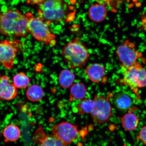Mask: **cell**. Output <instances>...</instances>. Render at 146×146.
<instances>
[{
    "instance_id": "obj_1",
    "label": "cell",
    "mask_w": 146,
    "mask_h": 146,
    "mask_svg": "<svg viewBox=\"0 0 146 146\" xmlns=\"http://www.w3.org/2000/svg\"><path fill=\"white\" fill-rule=\"evenodd\" d=\"M27 25L25 15L17 9L0 13V33L5 35L25 37L29 33Z\"/></svg>"
},
{
    "instance_id": "obj_2",
    "label": "cell",
    "mask_w": 146,
    "mask_h": 146,
    "mask_svg": "<svg viewBox=\"0 0 146 146\" xmlns=\"http://www.w3.org/2000/svg\"><path fill=\"white\" fill-rule=\"evenodd\" d=\"M62 54L71 69L81 68L88 61L90 52L81 39L76 38L69 41L63 47Z\"/></svg>"
},
{
    "instance_id": "obj_3",
    "label": "cell",
    "mask_w": 146,
    "mask_h": 146,
    "mask_svg": "<svg viewBox=\"0 0 146 146\" xmlns=\"http://www.w3.org/2000/svg\"><path fill=\"white\" fill-rule=\"evenodd\" d=\"M124 72L123 77L119 78L117 83L128 87L140 100L139 89L146 87V69L137 61Z\"/></svg>"
},
{
    "instance_id": "obj_4",
    "label": "cell",
    "mask_w": 146,
    "mask_h": 146,
    "mask_svg": "<svg viewBox=\"0 0 146 146\" xmlns=\"http://www.w3.org/2000/svg\"><path fill=\"white\" fill-rule=\"evenodd\" d=\"M29 33L37 40L46 45L56 44V36L51 32L49 25L39 17L35 18L31 12L25 14Z\"/></svg>"
},
{
    "instance_id": "obj_5",
    "label": "cell",
    "mask_w": 146,
    "mask_h": 146,
    "mask_svg": "<svg viewBox=\"0 0 146 146\" xmlns=\"http://www.w3.org/2000/svg\"><path fill=\"white\" fill-rule=\"evenodd\" d=\"M39 17L50 25L62 21L65 15L62 0H44L39 5Z\"/></svg>"
},
{
    "instance_id": "obj_6",
    "label": "cell",
    "mask_w": 146,
    "mask_h": 146,
    "mask_svg": "<svg viewBox=\"0 0 146 146\" xmlns=\"http://www.w3.org/2000/svg\"><path fill=\"white\" fill-rule=\"evenodd\" d=\"M135 48V44L128 40L122 42L116 47V54L123 72L134 65L143 56L141 52H138Z\"/></svg>"
},
{
    "instance_id": "obj_7",
    "label": "cell",
    "mask_w": 146,
    "mask_h": 146,
    "mask_svg": "<svg viewBox=\"0 0 146 146\" xmlns=\"http://www.w3.org/2000/svg\"><path fill=\"white\" fill-rule=\"evenodd\" d=\"M113 95L112 93L107 97L96 95L94 100L95 106L90 114L95 123L103 124L109 121L113 116L112 108L110 100Z\"/></svg>"
},
{
    "instance_id": "obj_8",
    "label": "cell",
    "mask_w": 146,
    "mask_h": 146,
    "mask_svg": "<svg viewBox=\"0 0 146 146\" xmlns=\"http://www.w3.org/2000/svg\"><path fill=\"white\" fill-rule=\"evenodd\" d=\"M18 40H5L0 41V63L7 68H13L15 60L21 49Z\"/></svg>"
},
{
    "instance_id": "obj_9",
    "label": "cell",
    "mask_w": 146,
    "mask_h": 146,
    "mask_svg": "<svg viewBox=\"0 0 146 146\" xmlns=\"http://www.w3.org/2000/svg\"><path fill=\"white\" fill-rule=\"evenodd\" d=\"M52 134L68 146L77 139L78 131L76 126L64 121L56 124L52 129Z\"/></svg>"
},
{
    "instance_id": "obj_10",
    "label": "cell",
    "mask_w": 146,
    "mask_h": 146,
    "mask_svg": "<svg viewBox=\"0 0 146 146\" xmlns=\"http://www.w3.org/2000/svg\"><path fill=\"white\" fill-rule=\"evenodd\" d=\"M17 88L6 76H0V100L10 101L16 97Z\"/></svg>"
},
{
    "instance_id": "obj_11",
    "label": "cell",
    "mask_w": 146,
    "mask_h": 146,
    "mask_svg": "<svg viewBox=\"0 0 146 146\" xmlns=\"http://www.w3.org/2000/svg\"><path fill=\"white\" fill-rule=\"evenodd\" d=\"M86 73L90 81L93 83H99L106 82V69L101 64L95 63L88 66L85 69Z\"/></svg>"
},
{
    "instance_id": "obj_12",
    "label": "cell",
    "mask_w": 146,
    "mask_h": 146,
    "mask_svg": "<svg viewBox=\"0 0 146 146\" xmlns=\"http://www.w3.org/2000/svg\"><path fill=\"white\" fill-rule=\"evenodd\" d=\"M114 98V103L116 107L122 111L130 112L133 108V100L131 97L127 93L120 92L117 93Z\"/></svg>"
},
{
    "instance_id": "obj_13",
    "label": "cell",
    "mask_w": 146,
    "mask_h": 146,
    "mask_svg": "<svg viewBox=\"0 0 146 146\" xmlns=\"http://www.w3.org/2000/svg\"><path fill=\"white\" fill-rule=\"evenodd\" d=\"M107 15L106 8L104 5L99 3L93 5L89 9V18L94 22H101L105 19Z\"/></svg>"
},
{
    "instance_id": "obj_14",
    "label": "cell",
    "mask_w": 146,
    "mask_h": 146,
    "mask_svg": "<svg viewBox=\"0 0 146 146\" xmlns=\"http://www.w3.org/2000/svg\"><path fill=\"white\" fill-rule=\"evenodd\" d=\"M122 127L125 130L132 131L135 130L139 124V119L136 114L129 112L121 118Z\"/></svg>"
},
{
    "instance_id": "obj_15",
    "label": "cell",
    "mask_w": 146,
    "mask_h": 146,
    "mask_svg": "<svg viewBox=\"0 0 146 146\" xmlns=\"http://www.w3.org/2000/svg\"><path fill=\"white\" fill-rule=\"evenodd\" d=\"M19 128L16 125L10 124L3 129V134L6 142L17 141L21 136Z\"/></svg>"
},
{
    "instance_id": "obj_16",
    "label": "cell",
    "mask_w": 146,
    "mask_h": 146,
    "mask_svg": "<svg viewBox=\"0 0 146 146\" xmlns=\"http://www.w3.org/2000/svg\"><path fill=\"white\" fill-rule=\"evenodd\" d=\"M75 76L72 71L65 69L62 70L59 76V83L62 88L67 89L72 86Z\"/></svg>"
},
{
    "instance_id": "obj_17",
    "label": "cell",
    "mask_w": 146,
    "mask_h": 146,
    "mask_svg": "<svg viewBox=\"0 0 146 146\" xmlns=\"http://www.w3.org/2000/svg\"><path fill=\"white\" fill-rule=\"evenodd\" d=\"M87 89L85 86L81 83L73 84L71 87L70 100H83L86 96Z\"/></svg>"
},
{
    "instance_id": "obj_18",
    "label": "cell",
    "mask_w": 146,
    "mask_h": 146,
    "mask_svg": "<svg viewBox=\"0 0 146 146\" xmlns=\"http://www.w3.org/2000/svg\"><path fill=\"white\" fill-rule=\"evenodd\" d=\"M44 92L42 88L39 85L34 84L29 88L26 92L28 99L33 102H37L43 98Z\"/></svg>"
},
{
    "instance_id": "obj_19",
    "label": "cell",
    "mask_w": 146,
    "mask_h": 146,
    "mask_svg": "<svg viewBox=\"0 0 146 146\" xmlns=\"http://www.w3.org/2000/svg\"><path fill=\"white\" fill-rule=\"evenodd\" d=\"M95 106V102L94 100L85 99L76 107L78 114L84 115L91 114Z\"/></svg>"
},
{
    "instance_id": "obj_20",
    "label": "cell",
    "mask_w": 146,
    "mask_h": 146,
    "mask_svg": "<svg viewBox=\"0 0 146 146\" xmlns=\"http://www.w3.org/2000/svg\"><path fill=\"white\" fill-rule=\"evenodd\" d=\"M30 83L29 78L23 72L18 73L13 78V84L17 88H26Z\"/></svg>"
},
{
    "instance_id": "obj_21",
    "label": "cell",
    "mask_w": 146,
    "mask_h": 146,
    "mask_svg": "<svg viewBox=\"0 0 146 146\" xmlns=\"http://www.w3.org/2000/svg\"><path fill=\"white\" fill-rule=\"evenodd\" d=\"M39 146H68L52 134L47 136L41 140Z\"/></svg>"
},
{
    "instance_id": "obj_22",
    "label": "cell",
    "mask_w": 146,
    "mask_h": 146,
    "mask_svg": "<svg viewBox=\"0 0 146 146\" xmlns=\"http://www.w3.org/2000/svg\"><path fill=\"white\" fill-rule=\"evenodd\" d=\"M136 138L146 146V125L142 127L140 129Z\"/></svg>"
},
{
    "instance_id": "obj_23",
    "label": "cell",
    "mask_w": 146,
    "mask_h": 146,
    "mask_svg": "<svg viewBox=\"0 0 146 146\" xmlns=\"http://www.w3.org/2000/svg\"><path fill=\"white\" fill-rule=\"evenodd\" d=\"M44 1V0H27V4L29 5H39Z\"/></svg>"
},
{
    "instance_id": "obj_24",
    "label": "cell",
    "mask_w": 146,
    "mask_h": 146,
    "mask_svg": "<svg viewBox=\"0 0 146 146\" xmlns=\"http://www.w3.org/2000/svg\"><path fill=\"white\" fill-rule=\"evenodd\" d=\"M123 146H127L125 145H124Z\"/></svg>"
}]
</instances>
